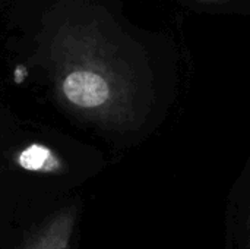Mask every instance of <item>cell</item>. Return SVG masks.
<instances>
[{
  "label": "cell",
  "mask_w": 250,
  "mask_h": 249,
  "mask_svg": "<svg viewBox=\"0 0 250 249\" xmlns=\"http://www.w3.org/2000/svg\"><path fill=\"white\" fill-rule=\"evenodd\" d=\"M51 76L62 104L83 117L123 123L132 114V82L100 32L63 26L51 43Z\"/></svg>",
  "instance_id": "cell-1"
},
{
  "label": "cell",
  "mask_w": 250,
  "mask_h": 249,
  "mask_svg": "<svg viewBox=\"0 0 250 249\" xmlns=\"http://www.w3.org/2000/svg\"><path fill=\"white\" fill-rule=\"evenodd\" d=\"M76 222L78 207H63L35 226L16 249H70Z\"/></svg>",
  "instance_id": "cell-2"
},
{
  "label": "cell",
  "mask_w": 250,
  "mask_h": 249,
  "mask_svg": "<svg viewBox=\"0 0 250 249\" xmlns=\"http://www.w3.org/2000/svg\"><path fill=\"white\" fill-rule=\"evenodd\" d=\"M15 161L19 167L38 173H59L63 169L62 158L48 147L40 144H32L19 151Z\"/></svg>",
  "instance_id": "cell-3"
},
{
  "label": "cell",
  "mask_w": 250,
  "mask_h": 249,
  "mask_svg": "<svg viewBox=\"0 0 250 249\" xmlns=\"http://www.w3.org/2000/svg\"><path fill=\"white\" fill-rule=\"evenodd\" d=\"M201 1H224V0H201Z\"/></svg>",
  "instance_id": "cell-4"
},
{
  "label": "cell",
  "mask_w": 250,
  "mask_h": 249,
  "mask_svg": "<svg viewBox=\"0 0 250 249\" xmlns=\"http://www.w3.org/2000/svg\"><path fill=\"white\" fill-rule=\"evenodd\" d=\"M249 227H250V216H249Z\"/></svg>",
  "instance_id": "cell-5"
}]
</instances>
